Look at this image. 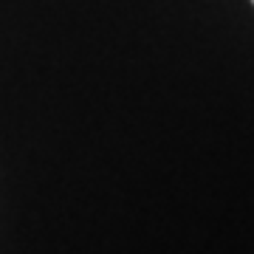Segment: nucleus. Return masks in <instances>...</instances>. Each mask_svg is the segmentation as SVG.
<instances>
[{
    "label": "nucleus",
    "instance_id": "obj_1",
    "mask_svg": "<svg viewBox=\"0 0 254 254\" xmlns=\"http://www.w3.org/2000/svg\"><path fill=\"white\" fill-rule=\"evenodd\" d=\"M252 3H254V0H252Z\"/></svg>",
    "mask_w": 254,
    "mask_h": 254
}]
</instances>
